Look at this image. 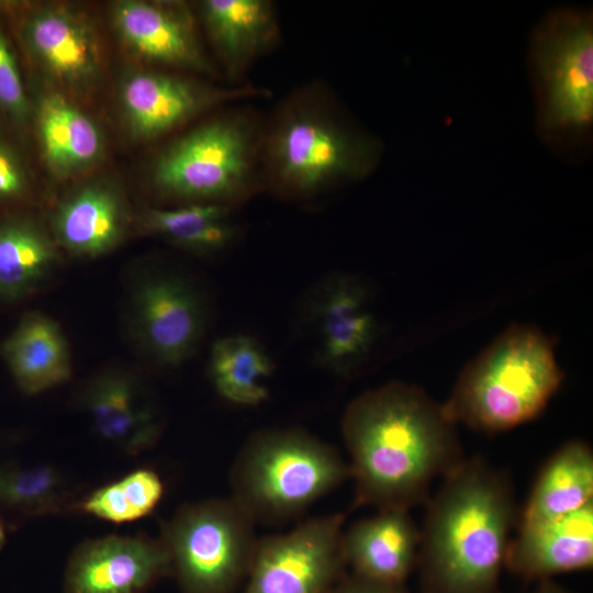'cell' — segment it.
Masks as SVG:
<instances>
[{
  "mask_svg": "<svg viewBox=\"0 0 593 593\" xmlns=\"http://www.w3.org/2000/svg\"><path fill=\"white\" fill-rule=\"evenodd\" d=\"M201 15L233 85L261 56L277 46L280 24L269 0H204Z\"/></svg>",
  "mask_w": 593,
  "mask_h": 593,
  "instance_id": "d6986e66",
  "label": "cell"
},
{
  "mask_svg": "<svg viewBox=\"0 0 593 593\" xmlns=\"http://www.w3.org/2000/svg\"><path fill=\"white\" fill-rule=\"evenodd\" d=\"M92 429L127 455L154 447L163 424L143 384L131 374L108 370L92 377L80 398Z\"/></svg>",
  "mask_w": 593,
  "mask_h": 593,
  "instance_id": "9a60e30c",
  "label": "cell"
},
{
  "mask_svg": "<svg viewBox=\"0 0 593 593\" xmlns=\"http://www.w3.org/2000/svg\"><path fill=\"white\" fill-rule=\"evenodd\" d=\"M534 593H568V592L562 590L560 586L549 581H546V582H542L539 589Z\"/></svg>",
  "mask_w": 593,
  "mask_h": 593,
  "instance_id": "1f68e13d",
  "label": "cell"
},
{
  "mask_svg": "<svg viewBox=\"0 0 593 593\" xmlns=\"http://www.w3.org/2000/svg\"><path fill=\"white\" fill-rule=\"evenodd\" d=\"M513 517L510 483L500 472L474 458L454 467L421 533L425 593H495Z\"/></svg>",
  "mask_w": 593,
  "mask_h": 593,
  "instance_id": "7a4b0ae2",
  "label": "cell"
},
{
  "mask_svg": "<svg viewBox=\"0 0 593 593\" xmlns=\"http://www.w3.org/2000/svg\"><path fill=\"white\" fill-rule=\"evenodd\" d=\"M381 143L357 127L323 83L291 91L264 121L265 190L304 201L369 176Z\"/></svg>",
  "mask_w": 593,
  "mask_h": 593,
  "instance_id": "3957f363",
  "label": "cell"
},
{
  "mask_svg": "<svg viewBox=\"0 0 593 593\" xmlns=\"http://www.w3.org/2000/svg\"><path fill=\"white\" fill-rule=\"evenodd\" d=\"M342 433L351 458L356 505L403 508L460 461L456 424L421 388L391 382L350 402Z\"/></svg>",
  "mask_w": 593,
  "mask_h": 593,
  "instance_id": "6da1fadb",
  "label": "cell"
},
{
  "mask_svg": "<svg viewBox=\"0 0 593 593\" xmlns=\"http://www.w3.org/2000/svg\"><path fill=\"white\" fill-rule=\"evenodd\" d=\"M114 21L121 37L142 57L171 67L213 70L184 4L123 1L115 7Z\"/></svg>",
  "mask_w": 593,
  "mask_h": 593,
  "instance_id": "2e32d148",
  "label": "cell"
},
{
  "mask_svg": "<svg viewBox=\"0 0 593 593\" xmlns=\"http://www.w3.org/2000/svg\"><path fill=\"white\" fill-rule=\"evenodd\" d=\"M419 539L407 510H379L344 532L346 564L363 578L403 585L417 559Z\"/></svg>",
  "mask_w": 593,
  "mask_h": 593,
  "instance_id": "e0dca14e",
  "label": "cell"
},
{
  "mask_svg": "<svg viewBox=\"0 0 593 593\" xmlns=\"http://www.w3.org/2000/svg\"><path fill=\"white\" fill-rule=\"evenodd\" d=\"M504 564L526 579L589 569L593 564V502L551 523L519 528Z\"/></svg>",
  "mask_w": 593,
  "mask_h": 593,
  "instance_id": "ac0fdd59",
  "label": "cell"
},
{
  "mask_svg": "<svg viewBox=\"0 0 593 593\" xmlns=\"http://www.w3.org/2000/svg\"><path fill=\"white\" fill-rule=\"evenodd\" d=\"M202 290L188 277L170 269L143 275L130 296L134 337L158 366L176 368L199 348L209 322Z\"/></svg>",
  "mask_w": 593,
  "mask_h": 593,
  "instance_id": "30bf717a",
  "label": "cell"
},
{
  "mask_svg": "<svg viewBox=\"0 0 593 593\" xmlns=\"http://www.w3.org/2000/svg\"><path fill=\"white\" fill-rule=\"evenodd\" d=\"M270 96V90L248 82L215 87L164 72L135 74L122 88L130 126L143 138L170 132L212 108Z\"/></svg>",
  "mask_w": 593,
  "mask_h": 593,
  "instance_id": "4fadbf2b",
  "label": "cell"
},
{
  "mask_svg": "<svg viewBox=\"0 0 593 593\" xmlns=\"http://www.w3.org/2000/svg\"><path fill=\"white\" fill-rule=\"evenodd\" d=\"M275 365L254 337L234 334L219 338L211 348L209 373L217 394L239 406H257L269 395L266 380Z\"/></svg>",
  "mask_w": 593,
  "mask_h": 593,
  "instance_id": "484cf974",
  "label": "cell"
},
{
  "mask_svg": "<svg viewBox=\"0 0 593 593\" xmlns=\"http://www.w3.org/2000/svg\"><path fill=\"white\" fill-rule=\"evenodd\" d=\"M5 537H7L5 525L3 521L0 518V550L4 546Z\"/></svg>",
  "mask_w": 593,
  "mask_h": 593,
  "instance_id": "d6a6232c",
  "label": "cell"
},
{
  "mask_svg": "<svg viewBox=\"0 0 593 593\" xmlns=\"http://www.w3.org/2000/svg\"><path fill=\"white\" fill-rule=\"evenodd\" d=\"M18 389L36 395L66 383L72 373L67 340L58 324L40 312L25 313L0 345Z\"/></svg>",
  "mask_w": 593,
  "mask_h": 593,
  "instance_id": "ffe728a7",
  "label": "cell"
},
{
  "mask_svg": "<svg viewBox=\"0 0 593 593\" xmlns=\"http://www.w3.org/2000/svg\"><path fill=\"white\" fill-rule=\"evenodd\" d=\"M563 378L551 339L513 324L463 368L441 407L456 425L503 432L536 418Z\"/></svg>",
  "mask_w": 593,
  "mask_h": 593,
  "instance_id": "277c9868",
  "label": "cell"
},
{
  "mask_svg": "<svg viewBox=\"0 0 593 593\" xmlns=\"http://www.w3.org/2000/svg\"><path fill=\"white\" fill-rule=\"evenodd\" d=\"M27 192L26 174L15 156L3 144H0V202L22 200Z\"/></svg>",
  "mask_w": 593,
  "mask_h": 593,
  "instance_id": "f546056e",
  "label": "cell"
},
{
  "mask_svg": "<svg viewBox=\"0 0 593 593\" xmlns=\"http://www.w3.org/2000/svg\"><path fill=\"white\" fill-rule=\"evenodd\" d=\"M254 521L232 499L179 507L161 526L171 575L182 593H233L247 578L258 539Z\"/></svg>",
  "mask_w": 593,
  "mask_h": 593,
  "instance_id": "52a82bcc",
  "label": "cell"
},
{
  "mask_svg": "<svg viewBox=\"0 0 593 593\" xmlns=\"http://www.w3.org/2000/svg\"><path fill=\"white\" fill-rule=\"evenodd\" d=\"M234 208L213 203H192L171 209H148L143 226L174 245L197 255L226 250L239 233Z\"/></svg>",
  "mask_w": 593,
  "mask_h": 593,
  "instance_id": "d4e9b609",
  "label": "cell"
},
{
  "mask_svg": "<svg viewBox=\"0 0 593 593\" xmlns=\"http://www.w3.org/2000/svg\"><path fill=\"white\" fill-rule=\"evenodd\" d=\"M343 514L258 539L243 593H327L343 577Z\"/></svg>",
  "mask_w": 593,
  "mask_h": 593,
  "instance_id": "8fae6325",
  "label": "cell"
},
{
  "mask_svg": "<svg viewBox=\"0 0 593 593\" xmlns=\"http://www.w3.org/2000/svg\"><path fill=\"white\" fill-rule=\"evenodd\" d=\"M0 13L14 22L18 37L44 69L68 83L91 80L99 68V48L88 23L61 8L22 10L0 4Z\"/></svg>",
  "mask_w": 593,
  "mask_h": 593,
  "instance_id": "5bb4252c",
  "label": "cell"
},
{
  "mask_svg": "<svg viewBox=\"0 0 593 593\" xmlns=\"http://www.w3.org/2000/svg\"><path fill=\"white\" fill-rule=\"evenodd\" d=\"M327 593H406L403 585L382 583L358 574L342 577Z\"/></svg>",
  "mask_w": 593,
  "mask_h": 593,
  "instance_id": "4dcf8cb0",
  "label": "cell"
},
{
  "mask_svg": "<svg viewBox=\"0 0 593 593\" xmlns=\"http://www.w3.org/2000/svg\"><path fill=\"white\" fill-rule=\"evenodd\" d=\"M350 475L338 452L299 429H264L237 455L232 499L254 523L286 522L304 512Z\"/></svg>",
  "mask_w": 593,
  "mask_h": 593,
  "instance_id": "8992f818",
  "label": "cell"
},
{
  "mask_svg": "<svg viewBox=\"0 0 593 593\" xmlns=\"http://www.w3.org/2000/svg\"><path fill=\"white\" fill-rule=\"evenodd\" d=\"M169 575L170 556L160 538L108 535L74 549L63 593H146Z\"/></svg>",
  "mask_w": 593,
  "mask_h": 593,
  "instance_id": "7c38bea8",
  "label": "cell"
},
{
  "mask_svg": "<svg viewBox=\"0 0 593 593\" xmlns=\"http://www.w3.org/2000/svg\"><path fill=\"white\" fill-rule=\"evenodd\" d=\"M165 484L153 469L139 468L80 500L78 511L111 523H127L149 515L163 499Z\"/></svg>",
  "mask_w": 593,
  "mask_h": 593,
  "instance_id": "83f0119b",
  "label": "cell"
},
{
  "mask_svg": "<svg viewBox=\"0 0 593 593\" xmlns=\"http://www.w3.org/2000/svg\"><path fill=\"white\" fill-rule=\"evenodd\" d=\"M66 474L48 463L0 465V510L20 517H43L78 511Z\"/></svg>",
  "mask_w": 593,
  "mask_h": 593,
  "instance_id": "4316f807",
  "label": "cell"
},
{
  "mask_svg": "<svg viewBox=\"0 0 593 593\" xmlns=\"http://www.w3.org/2000/svg\"><path fill=\"white\" fill-rule=\"evenodd\" d=\"M0 112L18 125L26 123L30 101L13 46L0 24Z\"/></svg>",
  "mask_w": 593,
  "mask_h": 593,
  "instance_id": "f1b7e54d",
  "label": "cell"
},
{
  "mask_svg": "<svg viewBox=\"0 0 593 593\" xmlns=\"http://www.w3.org/2000/svg\"><path fill=\"white\" fill-rule=\"evenodd\" d=\"M296 322L316 363L340 378L358 374L371 361L383 333L369 286L346 272L329 273L309 288Z\"/></svg>",
  "mask_w": 593,
  "mask_h": 593,
  "instance_id": "9c48e42d",
  "label": "cell"
},
{
  "mask_svg": "<svg viewBox=\"0 0 593 593\" xmlns=\"http://www.w3.org/2000/svg\"><path fill=\"white\" fill-rule=\"evenodd\" d=\"M538 123L547 136L579 135L593 121V22L575 9L550 13L532 38Z\"/></svg>",
  "mask_w": 593,
  "mask_h": 593,
  "instance_id": "ba28073f",
  "label": "cell"
},
{
  "mask_svg": "<svg viewBox=\"0 0 593 593\" xmlns=\"http://www.w3.org/2000/svg\"><path fill=\"white\" fill-rule=\"evenodd\" d=\"M41 147L57 175H69L92 165L103 142L98 126L57 93L42 99L37 111Z\"/></svg>",
  "mask_w": 593,
  "mask_h": 593,
  "instance_id": "603a6c76",
  "label": "cell"
},
{
  "mask_svg": "<svg viewBox=\"0 0 593 593\" xmlns=\"http://www.w3.org/2000/svg\"><path fill=\"white\" fill-rule=\"evenodd\" d=\"M54 226L58 242L68 251L86 257L100 256L121 239L123 205L112 189L89 186L59 206Z\"/></svg>",
  "mask_w": 593,
  "mask_h": 593,
  "instance_id": "7402d4cb",
  "label": "cell"
},
{
  "mask_svg": "<svg viewBox=\"0 0 593 593\" xmlns=\"http://www.w3.org/2000/svg\"><path fill=\"white\" fill-rule=\"evenodd\" d=\"M264 121L249 105H235L183 134L156 158L157 191L187 204L237 206L265 191Z\"/></svg>",
  "mask_w": 593,
  "mask_h": 593,
  "instance_id": "5b68a950",
  "label": "cell"
},
{
  "mask_svg": "<svg viewBox=\"0 0 593 593\" xmlns=\"http://www.w3.org/2000/svg\"><path fill=\"white\" fill-rule=\"evenodd\" d=\"M56 262L53 243L33 222L19 216L0 221L1 303H13L35 292Z\"/></svg>",
  "mask_w": 593,
  "mask_h": 593,
  "instance_id": "cb8c5ba5",
  "label": "cell"
},
{
  "mask_svg": "<svg viewBox=\"0 0 593 593\" xmlns=\"http://www.w3.org/2000/svg\"><path fill=\"white\" fill-rule=\"evenodd\" d=\"M593 502V454L579 440L563 445L545 465L524 508L519 528L562 518Z\"/></svg>",
  "mask_w": 593,
  "mask_h": 593,
  "instance_id": "44dd1931",
  "label": "cell"
}]
</instances>
